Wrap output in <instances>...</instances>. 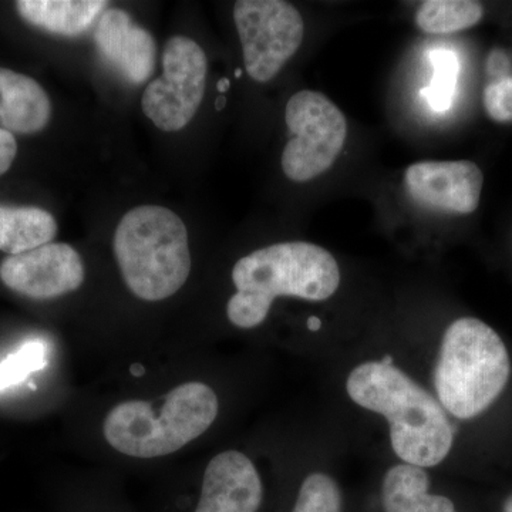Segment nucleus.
Masks as SVG:
<instances>
[{
    "mask_svg": "<svg viewBox=\"0 0 512 512\" xmlns=\"http://www.w3.org/2000/svg\"><path fill=\"white\" fill-rule=\"evenodd\" d=\"M346 389L363 409L389 421L396 456L421 468L439 466L453 447L454 433L441 404L394 365L366 362L355 367Z\"/></svg>",
    "mask_w": 512,
    "mask_h": 512,
    "instance_id": "nucleus-1",
    "label": "nucleus"
},
{
    "mask_svg": "<svg viewBox=\"0 0 512 512\" xmlns=\"http://www.w3.org/2000/svg\"><path fill=\"white\" fill-rule=\"evenodd\" d=\"M237 293L229 299L232 325L252 329L268 316L279 296L326 301L340 285L338 262L325 248L311 242H282L256 249L232 269Z\"/></svg>",
    "mask_w": 512,
    "mask_h": 512,
    "instance_id": "nucleus-2",
    "label": "nucleus"
},
{
    "mask_svg": "<svg viewBox=\"0 0 512 512\" xmlns=\"http://www.w3.org/2000/svg\"><path fill=\"white\" fill-rule=\"evenodd\" d=\"M114 254L127 288L143 301L170 298L190 276L187 227L164 207L128 211L114 234Z\"/></svg>",
    "mask_w": 512,
    "mask_h": 512,
    "instance_id": "nucleus-3",
    "label": "nucleus"
},
{
    "mask_svg": "<svg viewBox=\"0 0 512 512\" xmlns=\"http://www.w3.org/2000/svg\"><path fill=\"white\" fill-rule=\"evenodd\" d=\"M510 375V355L491 326L476 318L448 326L434 370V387L448 413L477 417L503 393Z\"/></svg>",
    "mask_w": 512,
    "mask_h": 512,
    "instance_id": "nucleus-4",
    "label": "nucleus"
},
{
    "mask_svg": "<svg viewBox=\"0 0 512 512\" xmlns=\"http://www.w3.org/2000/svg\"><path fill=\"white\" fill-rule=\"evenodd\" d=\"M218 416V397L207 384L175 387L156 409L131 400L107 414L103 433L107 443L126 456L157 458L180 450L210 429Z\"/></svg>",
    "mask_w": 512,
    "mask_h": 512,
    "instance_id": "nucleus-5",
    "label": "nucleus"
},
{
    "mask_svg": "<svg viewBox=\"0 0 512 512\" xmlns=\"http://www.w3.org/2000/svg\"><path fill=\"white\" fill-rule=\"evenodd\" d=\"M285 121L292 134L282 154L286 177L306 183L325 174L345 146V114L325 94L302 90L286 104Z\"/></svg>",
    "mask_w": 512,
    "mask_h": 512,
    "instance_id": "nucleus-6",
    "label": "nucleus"
},
{
    "mask_svg": "<svg viewBox=\"0 0 512 512\" xmlns=\"http://www.w3.org/2000/svg\"><path fill=\"white\" fill-rule=\"evenodd\" d=\"M245 70L255 82L266 83L281 72L303 42L301 13L284 0H239L234 6Z\"/></svg>",
    "mask_w": 512,
    "mask_h": 512,
    "instance_id": "nucleus-7",
    "label": "nucleus"
},
{
    "mask_svg": "<svg viewBox=\"0 0 512 512\" xmlns=\"http://www.w3.org/2000/svg\"><path fill=\"white\" fill-rule=\"evenodd\" d=\"M207 56L197 42L175 36L165 43L163 76L148 84L141 107L160 130L180 131L197 114L207 83Z\"/></svg>",
    "mask_w": 512,
    "mask_h": 512,
    "instance_id": "nucleus-8",
    "label": "nucleus"
},
{
    "mask_svg": "<svg viewBox=\"0 0 512 512\" xmlns=\"http://www.w3.org/2000/svg\"><path fill=\"white\" fill-rule=\"evenodd\" d=\"M0 281L26 298H59L83 285L84 265L70 245L47 244L3 259Z\"/></svg>",
    "mask_w": 512,
    "mask_h": 512,
    "instance_id": "nucleus-9",
    "label": "nucleus"
},
{
    "mask_svg": "<svg viewBox=\"0 0 512 512\" xmlns=\"http://www.w3.org/2000/svg\"><path fill=\"white\" fill-rule=\"evenodd\" d=\"M404 184L423 207L468 215L480 205L484 177L473 161H423L407 168Z\"/></svg>",
    "mask_w": 512,
    "mask_h": 512,
    "instance_id": "nucleus-10",
    "label": "nucleus"
},
{
    "mask_svg": "<svg viewBox=\"0 0 512 512\" xmlns=\"http://www.w3.org/2000/svg\"><path fill=\"white\" fill-rule=\"evenodd\" d=\"M99 55L128 82L143 84L156 70V40L124 10L111 8L101 15L94 32Z\"/></svg>",
    "mask_w": 512,
    "mask_h": 512,
    "instance_id": "nucleus-11",
    "label": "nucleus"
},
{
    "mask_svg": "<svg viewBox=\"0 0 512 512\" xmlns=\"http://www.w3.org/2000/svg\"><path fill=\"white\" fill-rule=\"evenodd\" d=\"M262 498L264 488L254 463L228 450L208 464L195 512H258Z\"/></svg>",
    "mask_w": 512,
    "mask_h": 512,
    "instance_id": "nucleus-12",
    "label": "nucleus"
},
{
    "mask_svg": "<svg viewBox=\"0 0 512 512\" xmlns=\"http://www.w3.org/2000/svg\"><path fill=\"white\" fill-rule=\"evenodd\" d=\"M52 103L32 77L0 67V130L35 134L49 124Z\"/></svg>",
    "mask_w": 512,
    "mask_h": 512,
    "instance_id": "nucleus-13",
    "label": "nucleus"
},
{
    "mask_svg": "<svg viewBox=\"0 0 512 512\" xmlns=\"http://www.w3.org/2000/svg\"><path fill=\"white\" fill-rule=\"evenodd\" d=\"M109 2L104 0H19L20 18L53 35L79 36L87 32Z\"/></svg>",
    "mask_w": 512,
    "mask_h": 512,
    "instance_id": "nucleus-14",
    "label": "nucleus"
},
{
    "mask_svg": "<svg viewBox=\"0 0 512 512\" xmlns=\"http://www.w3.org/2000/svg\"><path fill=\"white\" fill-rule=\"evenodd\" d=\"M430 478L424 468L399 464L387 471L382 501L386 512H457L453 501L429 493Z\"/></svg>",
    "mask_w": 512,
    "mask_h": 512,
    "instance_id": "nucleus-15",
    "label": "nucleus"
},
{
    "mask_svg": "<svg viewBox=\"0 0 512 512\" xmlns=\"http://www.w3.org/2000/svg\"><path fill=\"white\" fill-rule=\"evenodd\" d=\"M56 234L57 222L50 212L0 204V251L10 256L25 254L52 244Z\"/></svg>",
    "mask_w": 512,
    "mask_h": 512,
    "instance_id": "nucleus-16",
    "label": "nucleus"
},
{
    "mask_svg": "<svg viewBox=\"0 0 512 512\" xmlns=\"http://www.w3.org/2000/svg\"><path fill=\"white\" fill-rule=\"evenodd\" d=\"M483 15V6L473 0H427L417 10L416 23L429 35H450L473 28Z\"/></svg>",
    "mask_w": 512,
    "mask_h": 512,
    "instance_id": "nucleus-17",
    "label": "nucleus"
},
{
    "mask_svg": "<svg viewBox=\"0 0 512 512\" xmlns=\"http://www.w3.org/2000/svg\"><path fill=\"white\" fill-rule=\"evenodd\" d=\"M430 60L434 76L430 86L421 90V96L427 100L431 109L437 113H444L453 106L460 74V60L457 53L450 49L433 50L430 53Z\"/></svg>",
    "mask_w": 512,
    "mask_h": 512,
    "instance_id": "nucleus-18",
    "label": "nucleus"
},
{
    "mask_svg": "<svg viewBox=\"0 0 512 512\" xmlns=\"http://www.w3.org/2000/svg\"><path fill=\"white\" fill-rule=\"evenodd\" d=\"M292 512H343L338 483L323 473L306 477Z\"/></svg>",
    "mask_w": 512,
    "mask_h": 512,
    "instance_id": "nucleus-19",
    "label": "nucleus"
},
{
    "mask_svg": "<svg viewBox=\"0 0 512 512\" xmlns=\"http://www.w3.org/2000/svg\"><path fill=\"white\" fill-rule=\"evenodd\" d=\"M46 366V346L39 340L25 343L0 363V392L15 386L36 370Z\"/></svg>",
    "mask_w": 512,
    "mask_h": 512,
    "instance_id": "nucleus-20",
    "label": "nucleus"
},
{
    "mask_svg": "<svg viewBox=\"0 0 512 512\" xmlns=\"http://www.w3.org/2000/svg\"><path fill=\"white\" fill-rule=\"evenodd\" d=\"M484 107L498 123L512 121V77H498L484 90Z\"/></svg>",
    "mask_w": 512,
    "mask_h": 512,
    "instance_id": "nucleus-21",
    "label": "nucleus"
},
{
    "mask_svg": "<svg viewBox=\"0 0 512 512\" xmlns=\"http://www.w3.org/2000/svg\"><path fill=\"white\" fill-rule=\"evenodd\" d=\"M18 154V143L13 134L0 130V175L8 173Z\"/></svg>",
    "mask_w": 512,
    "mask_h": 512,
    "instance_id": "nucleus-22",
    "label": "nucleus"
},
{
    "mask_svg": "<svg viewBox=\"0 0 512 512\" xmlns=\"http://www.w3.org/2000/svg\"><path fill=\"white\" fill-rule=\"evenodd\" d=\"M488 69L491 73L501 74L500 77L505 76V70L508 69V59L504 53L494 52L488 60Z\"/></svg>",
    "mask_w": 512,
    "mask_h": 512,
    "instance_id": "nucleus-23",
    "label": "nucleus"
},
{
    "mask_svg": "<svg viewBox=\"0 0 512 512\" xmlns=\"http://www.w3.org/2000/svg\"><path fill=\"white\" fill-rule=\"evenodd\" d=\"M320 325H322V323H320V320L318 318H315V316H312V318L309 319L308 326L309 329L312 330V332H316V330H319Z\"/></svg>",
    "mask_w": 512,
    "mask_h": 512,
    "instance_id": "nucleus-24",
    "label": "nucleus"
},
{
    "mask_svg": "<svg viewBox=\"0 0 512 512\" xmlns=\"http://www.w3.org/2000/svg\"><path fill=\"white\" fill-rule=\"evenodd\" d=\"M504 512H512V495L504 503Z\"/></svg>",
    "mask_w": 512,
    "mask_h": 512,
    "instance_id": "nucleus-25",
    "label": "nucleus"
},
{
    "mask_svg": "<svg viewBox=\"0 0 512 512\" xmlns=\"http://www.w3.org/2000/svg\"><path fill=\"white\" fill-rule=\"evenodd\" d=\"M225 89H228V80H221L220 90L224 92Z\"/></svg>",
    "mask_w": 512,
    "mask_h": 512,
    "instance_id": "nucleus-26",
    "label": "nucleus"
}]
</instances>
